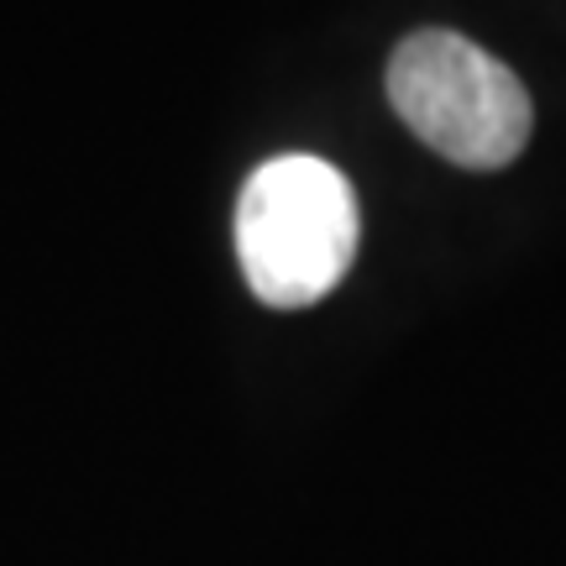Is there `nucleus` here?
Segmentation results:
<instances>
[{
    "mask_svg": "<svg viewBox=\"0 0 566 566\" xmlns=\"http://www.w3.org/2000/svg\"><path fill=\"white\" fill-rule=\"evenodd\" d=\"M388 105L457 168H504L525 153L535 105L520 74L462 32H415L388 59Z\"/></svg>",
    "mask_w": 566,
    "mask_h": 566,
    "instance_id": "obj_2",
    "label": "nucleus"
},
{
    "mask_svg": "<svg viewBox=\"0 0 566 566\" xmlns=\"http://www.w3.org/2000/svg\"><path fill=\"white\" fill-rule=\"evenodd\" d=\"M363 216L342 168L310 153L268 158L237 200V258L247 289L273 310L325 300L357 258Z\"/></svg>",
    "mask_w": 566,
    "mask_h": 566,
    "instance_id": "obj_1",
    "label": "nucleus"
}]
</instances>
